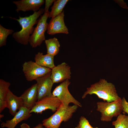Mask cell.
<instances>
[{"mask_svg": "<svg viewBox=\"0 0 128 128\" xmlns=\"http://www.w3.org/2000/svg\"><path fill=\"white\" fill-rule=\"evenodd\" d=\"M23 71L28 81L36 80L51 72V69L41 66L32 61L25 62L22 65Z\"/></svg>", "mask_w": 128, "mask_h": 128, "instance_id": "cell-7", "label": "cell"}, {"mask_svg": "<svg viewBox=\"0 0 128 128\" xmlns=\"http://www.w3.org/2000/svg\"><path fill=\"white\" fill-rule=\"evenodd\" d=\"M44 12V9L41 8L29 16L24 17L19 16L18 19L12 18L18 21L22 28L20 31L12 34L13 37L16 42L24 45H28L30 35L35 28L34 26L37 23V19L39 16Z\"/></svg>", "mask_w": 128, "mask_h": 128, "instance_id": "cell-1", "label": "cell"}, {"mask_svg": "<svg viewBox=\"0 0 128 128\" xmlns=\"http://www.w3.org/2000/svg\"><path fill=\"white\" fill-rule=\"evenodd\" d=\"M94 94L104 101L108 102L115 101L121 98L119 96L114 85L108 82L105 79H101L99 82L91 85L87 88L82 98L83 99L88 94Z\"/></svg>", "mask_w": 128, "mask_h": 128, "instance_id": "cell-2", "label": "cell"}, {"mask_svg": "<svg viewBox=\"0 0 128 128\" xmlns=\"http://www.w3.org/2000/svg\"><path fill=\"white\" fill-rule=\"evenodd\" d=\"M44 0H22L13 1L16 6V10L18 12L20 11L26 12L33 11L34 12L38 11L45 2Z\"/></svg>", "mask_w": 128, "mask_h": 128, "instance_id": "cell-13", "label": "cell"}, {"mask_svg": "<svg viewBox=\"0 0 128 128\" xmlns=\"http://www.w3.org/2000/svg\"><path fill=\"white\" fill-rule=\"evenodd\" d=\"M70 83L68 79L62 82L57 86L52 93V96L57 97L61 103L65 106H68L70 103L78 107H81L82 105L76 100L69 92L68 87Z\"/></svg>", "mask_w": 128, "mask_h": 128, "instance_id": "cell-6", "label": "cell"}, {"mask_svg": "<svg viewBox=\"0 0 128 128\" xmlns=\"http://www.w3.org/2000/svg\"><path fill=\"white\" fill-rule=\"evenodd\" d=\"M6 108L9 110L10 113L14 116L17 113V110L24 106L23 103L21 96H18L9 89L6 96Z\"/></svg>", "mask_w": 128, "mask_h": 128, "instance_id": "cell-15", "label": "cell"}, {"mask_svg": "<svg viewBox=\"0 0 128 128\" xmlns=\"http://www.w3.org/2000/svg\"><path fill=\"white\" fill-rule=\"evenodd\" d=\"M30 110L24 106L21 107L14 117L10 120H6L5 122H2L1 124L2 128H15L19 122L28 119L32 115L30 113Z\"/></svg>", "mask_w": 128, "mask_h": 128, "instance_id": "cell-12", "label": "cell"}, {"mask_svg": "<svg viewBox=\"0 0 128 128\" xmlns=\"http://www.w3.org/2000/svg\"><path fill=\"white\" fill-rule=\"evenodd\" d=\"M37 84L36 83L27 89L20 96L24 106L31 110L37 101Z\"/></svg>", "mask_w": 128, "mask_h": 128, "instance_id": "cell-14", "label": "cell"}, {"mask_svg": "<svg viewBox=\"0 0 128 128\" xmlns=\"http://www.w3.org/2000/svg\"><path fill=\"white\" fill-rule=\"evenodd\" d=\"M4 115L3 114H0V118H1L3 117Z\"/></svg>", "mask_w": 128, "mask_h": 128, "instance_id": "cell-28", "label": "cell"}, {"mask_svg": "<svg viewBox=\"0 0 128 128\" xmlns=\"http://www.w3.org/2000/svg\"><path fill=\"white\" fill-rule=\"evenodd\" d=\"M30 126L25 123H22L20 126V128H30Z\"/></svg>", "mask_w": 128, "mask_h": 128, "instance_id": "cell-26", "label": "cell"}, {"mask_svg": "<svg viewBox=\"0 0 128 128\" xmlns=\"http://www.w3.org/2000/svg\"><path fill=\"white\" fill-rule=\"evenodd\" d=\"M50 12L49 11L44 13L38 20L37 26L29 39V42L32 48L40 46L45 40V34L48 29L49 23L47 21Z\"/></svg>", "mask_w": 128, "mask_h": 128, "instance_id": "cell-5", "label": "cell"}, {"mask_svg": "<svg viewBox=\"0 0 128 128\" xmlns=\"http://www.w3.org/2000/svg\"><path fill=\"white\" fill-rule=\"evenodd\" d=\"M56 97L52 96L43 98L37 101L34 107L30 110V113L41 114L43 111L50 109L55 112L61 104Z\"/></svg>", "mask_w": 128, "mask_h": 128, "instance_id": "cell-8", "label": "cell"}, {"mask_svg": "<svg viewBox=\"0 0 128 128\" xmlns=\"http://www.w3.org/2000/svg\"><path fill=\"white\" fill-rule=\"evenodd\" d=\"M78 107L74 105L67 106L61 104L54 114L42 121V124L46 128H59L62 122H67L72 118Z\"/></svg>", "mask_w": 128, "mask_h": 128, "instance_id": "cell-3", "label": "cell"}, {"mask_svg": "<svg viewBox=\"0 0 128 128\" xmlns=\"http://www.w3.org/2000/svg\"><path fill=\"white\" fill-rule=\"evenodd\" d=\"M12 29H6L0 24V47L6 45L7 38L9 35L13 34Z\"/></svg>", "mask_w": 128, "mask_h": 128, "instance_id": "cell-21", "label": "cell"}, {"mask_svg": "<svg viewBox=\"0 0 128 128\" xmlns=\"http://www.w3.org/2000/svg\"><path fill=\"white\" fill-rule=\"evenodd\" d=\"M70 67L63 62L55 66L52 70L51 78L54 83L63 82L70 79Z\"/></svg>", "mask_w": 128, "mask_h": 128, "instance_id": "cell-11", "label": "cell"}, {"mask_svg": "<svg viewBox=\"0 0 128 128\" xmlns=\"http://www.w3.org/2000/svg\"><path fill=\"white\" fill-rule=\"evenodd\" d=\"M42 123H40L33 128H44Z\"/></svg>", "mask_w": 128, "mask_h": 128, "instance_id": "cell-27", "label": "cell"}, {"mask_svg": "<svg viewBox=\"0 0 128 128\" xmlns=\"http://www.w3.org/2000/svg\"><path fill=\"white\" fill-rule=\"evenodd\" d=\"M54 56L47 54L44 55L42 53L38 52L35 56V62L43 67L52 69L55 66L54 63Z\"/></svg>", "mask_w": 128, "mask_h": 128, "instance_id": "cell-16", "label": "cell"}, {"mask_svg": "<svg viewBox=\"0 0 128 128\" xmlns=\"http://www.w3.org/2000/svg\"><path fill=\"white\" fill-rule=\"evenodd\" d=\"M122 104L123 113H127L128 114V102L124 97L122 99Z\"/></svg>", "mask_w": 128, "mask_h": 128, "instance_id": "cell-23", "label": "cell"}, {"mask_svg": "<svg viewBox=\"0 0 128 128\" xmlns=\"http://www.w3.org/2000/svg\"><path fill=\"white\" fill-rule=\"evenodd\" d=\"M118 2L119 4L120 5V6L122 7L123 8L128 9V7L127 6L126 3L124 2L123 0H118Z\"/></svg>", "mask_w": 128, "mask_h": 128, "instance_id": "cell-25", "label": "cell"}, {"mask_svg": "<svg viewBox=\"0 0 128 128\" xmlns=\"http://www.w3.org/2000/svg\"><path fill=\"white\" fill-rule=\"evenodd\" d=\"M10 84L2 79H0V113L6 108V99Z\"/></svg>", "mask_w": 128, "mask_h": 128, "instance_id": "cell-17", "label": "cell"}, {"mask_svg": "<svg viewBox=\"0 0 128 128\" xmlns=\"http://www.w3.org/2000/svg\"><path fill=\"white\" fill-rule=\"evenodd\" d=\"M96 104V110L101 113V120L102 121H110L122 111L121 98L110 102L99 101Z\"/></svg>", "mask_w": 128, "mask_h": 128, "instance_id": "cell-4", "label": "cell"}, {"mask_svg": "<svg viewBox=\"0 0 128 128\" xmlns=\"http://www.w3.org/2000/svg\"><path fill=\"white\" fill-rule=\"evenodd\" d=\"M47 54L54 56L59 53L60 44L57 39L55 37L45 40Z\"/></svg>", "mask_w": 128, "mask_h": 128, "instance_id": "cell-18", "label": "cell"}, {"mask_svg": "<svg viewBox=\"0 0 128 128\" xmlns=\"http://www.w3.org/2000/svg\"><path fill=\"white\" fill-rule=\"evenodd\" d=\"M68 0H55L53 6L51 8V10L50 12L49 18H53L61 13Z\"/></svg>", "mask_w": 128, "mask_h": 128, "instance_id": "cell-19", "label": "cell"}, {"mask_svg": "<svg viewBox=\"0 0 128 128\" xmlns=\"http://www.w3.org/2000/svg\"><path fill=\"white\" fill-rule=\"evenodd\" d=\"M75 128H98L93 127L90 124L88 120L84 117L81 116L79 119L78 123Z\"/></svg>", "mask_w": 128, "mask_h": 128, "instance_id": "cell-22", "label": "cell"}, {"mask_svg": "<svg viewBox=\"0 0 128 128\" xmlns=\"http://www.w3.org/2000/svg\"><path fill=\"white\" fill-rule=\"evenodd\" d=\"M55 0H45V6L44 9V12L49 11V9L50 6L51 5Z\"/></svg>", "mask_w": 128, "mask_h": 128, "instance_id": "cell-24", "label": "cell"}, {"mask_svg": "<svg viewBox=\"0 0 128 128\" xmlns=\"http://www.w3.org/2000/svg\"><path fill=\"white\" fill-rule=\"evenodd\" d=\"M64 11L56 17L51 18L48 24L47 33L50 35L63 33H69L68 29L64 21Z\"/></svg>", "mask_w": 128, "mask_h": 128, "instance_id": "cell-10", "label": "cell"}, {"mask_svg": "<svg viewBox=\"0 0 128 128\" xmlns=\"http://www.w3.org/2000/svg\"><path fill=\"white\" fill-rule=\"evenodd\" d=\"M112 124L115 128H128V116L120 114L112 122Z\"/></svg>", "mask_w": 128, "mask_h": 128, "instance_id": "cell-20", "label": "cell"}, {"mask_svg": "<svg viewBox=\"0 0 128 128\" xmlns=\"http://www.w3.org/2000/svg\"><path fill=\"white\" fill-rule=\"evenodd\" d=\"M51 72L36 80L37 84V101L52 96L51 90L54 84L50 78Z\"/></svg>", "mask_w": 128, "mask_h": 128, "instance_id": "cell-9", "label": "cell"}]
</instances>
